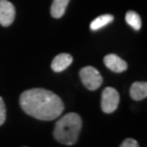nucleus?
I'll list each match as a JSON object with an SVG mask.
<instances>
[{
  "label": "nucleus",
  "instance_id": "1a4fd4ad",
  "mask_svg": "<svg viewBox=\"0 0 147 147\" xmlns=\"http://www.w3.org/2000/svg\"><path fill=\"white\" fill-rule=\"evenodd\" d=\"M69 2H70V0H53V5H51V9H50L53 18L60 19L67 10Z\"/></svg>",
  "mask_w": 147,
  "mask_h": 147
},
{
  "label": "nucleus",
  "instance_id": "9b49d317",
  "mask_svg": "<svg viewBox=\"0 0 147 147\" xmlns=\"http://www.w3.org/2000/svg\"><path fill=\"white\" fill-rule=\"evenodd\" d=\"M125 21L130 26H132L134 30H136V31H138V30L141 28V26H142L141 18H140V16L137 14L136 12H134V11H129V12L126 13Z\"/></svg>",
  "mask_w": 147,
  "mask_h": 147
},
{
  "label": "nucleus",
  "instance_id": "20e7f679",
  "mask_svg": "<svg viewBox=\"0 0 147 147\" xmlns=\"http://www.w3.org/2000/svg\"><path fill=\"white\" fill-rule=\"evenodd\" d=\"M120 96L113 87H106L101 94V109L105 113H112L117 110Z\"/></svg>",
  "mask_w": 147,
  "mask_h": 147
},
{
  "label": "nucleus",
  "instance_id": "0eeeda50",
  "mask_svg": "<svg viewBox=\"0 0 147 147\" xmlns=\"http://www.w3.org/2000/svg\"><path fill=\"white\" fill-rule=\"evenodd\" d=\"M73 58L69 53H60L53 58L51 62V69L55 72H62L72 63Z\"/></svg>",
  "mask_w": 147,
  "mask_h": 147
},
{
  "label": "nucleus",
  "instance_id": "ddd939ff",
  "mask_svg": "<svg viewBox=\"0 0 147 147\" xmlns=\"http://www.w3.org/2000/svg\"><path fill=\"white\" fill-rule=\"evenodd\" d=\"M120 147H140V146H138V143L135 140H133V138H126V140H124L122 142Z\"/></svg>",
  "mask_w": 147,
  "mask_h": 147
},
{
  "label": "nucleus",
  "instance_id": "6e6552de",
  "mask_svg": "<svg viewBox=\"0 0 147 147\" xmlns=\"http://www.w3.org/2000/svg\"><path fill=\"white\" fill-rule=\"evenodd\" d=\"M130 96L134 100H142L147 96V83L146 82H135L130 89Z\"/></svg>",
  "mask_w": 147,
  "mask_h": 147
},
{
  "label": "nucleus",
  "instance_id": "39448f33",
  "mask_svg": "<svg viewBox=\"0 0 147 147\" xmlns=\"http://www.w3.org/2000/svg\"><path fill=\"white\" fill-rule=\"evenodd\" d=\"M14 18V5L8 0H0V24L2 26H9L13 23Z\"/></svg>",
  "mask_w": 147,
  "mask_h": 147
},
{
  "label": "nucleus",
  "instance_id": "423d86ee",
  "mask_svg": "<svg viewBox=\"0 0 147 147\" xmlns=\"http://www.w3.org/2000/svg\"><path fill=\"white\" fill-rule=\"evenodd\" d=\"M104 63L109 70H111L112 72H116V73L124 72L127 69V64L125 61L123 59H121L119 56L113 55V53L107 55L104 58Z\"/></svg>",
  "mask_w": 147,
  "mask_h": 147
},
{
  "label": "nucleus",
  "instance_id": "7ed1b4c3",
  "mask_svg": "<svg viewBox=\"0 0 147 147\" xmlns=\"http://www.w3.org/2000/svg\"><path fill=\"white\" fill-rule=\"evenodd\" d=\"M82 83L89 90H96L102 84V76L94 67H85L80 71Z\"/></svg>",
  "mask_w": 147,
  "mask_h": 147
},
{
  "label": "nucleus",
  "instance_id": "f8f14e48",
  "mask_svg": "<svg viewBox=\"0 0 147 147\" xmlns=\"http://www.w3.org/2000/svg\"><path fill=\"white\" fill-rule=\"evenodd\" d=\"M5 121V105L3 99L0 97V125H2Z\"/></svg>",
  "mask_w": 147,
  "mask_h": 147
},
{
  "label": "nucleus",
  "instance_id": "9d476101",
  "mask_svg": "<svg viewBox=\"0 0 147 147\" xmlns=\"http://www.w3.org/2000/svg\"><path fill=\"white\" fill-rule=\"evenodd\" d=\"M113 21V16L111 14H104V16H99L95 19L94 21L90 23V30L92 31H97L99 28H102L106 26L107 24H109Z\"/></svg>",
  "mask_w": 147,
  "mask_h": 147
},
{
  "label": "nucleus",
  "instance_id": "f257e3e1",
  "mask_svg": "<svg viewBox=\"0 0 147 147\" xmlns=\"http://www.w3.org/2000/svg\"><path fill=\"white\" fill-rule=\"evenodd\" d=\"M20 105L28 116L42 121L55 120L61 116L64 109L58 95L44 88H32L20 96Z\"/></svg>",
  "mask_w": 147,
  "mask_h": 147
},
{
  "label": "nucleus",
  "instance_id": "f03ea898",
  "mask_svg": "<svg viewBox=\"0 0 147 147\" xmlns=\"http://www.w3.org/2000/svg\"><path fill=\"white\" fill-rule=\"evenodd\" d=\"M81 129V117L75 112H70L57 121L53 130V137L61 144L74 145L79 140Z\"/></svg>",
  "mask_w": 147,
  "mask_h": 147
}]
</instances>
